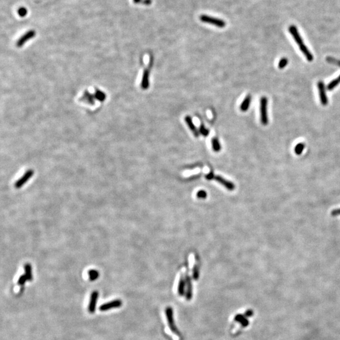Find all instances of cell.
Segmentation results:
<instances>
[{
	"label": "cell",
	"instance_id": "1",
	"mask_svg": "<svg viewBox=\"0 0 340 340\" xmlns=\"http://www.w3.org/2000/svg\"><path fill=\"white\" fill-rule=\"evenodd\" d=\"M260 120L263 125H267L268 123V99L267 97L263 96L260 99Z\"/></svg>",
	"mask_w": 340,
	"mask_h": 340
},
{
	"label": "cell",
	"instance_id": "2",
	"mask_svg": "<svg viewBox=\"0 0 340 340\" xmlns=\"http://www.w3.org/2000/svg\"><path fill=\"white\" fill-rule=\"evenodd\" d=\"M165 313H166L169 327L170 328V330L172 331V333L178 336H181V334L179 330L175 326V324H174L173 309L170 307H168L167 308H166V310H165Z\"/></svg>",
	"mask_w": 340,
	"mask_h": 340
},
{
	"label": "cell",
	"instance_id": "3",
	"mask_svg": "<svg viewBox=\"0 0 340 340\" xmlns=\"http://www.w3.org/2000/svg\"><path fill=\"white\" fill-rule=\"evenodd\" d=\"M200 20L204 23L212 24L219 28H224L226 26V22L224 20L206 15H201L200 17Z\"/></svg>",
	"mask_w": 340,
	"mask_h": 340
},
{
	"label": "cell",
	"instance_id": "4",
	"mask_svg": "<svg viewBox=\"0 0 340 340\" xmlns=\"http://www.w3.org/2000/svg\"><path fill=\"white\" fill-rule=\"evenodd\" d=\"M288 30H289V32L290 33V34L292 35V37H294V40H295V42L297 43V44L299 46V48L302 47L305 45V44H304L303 39L302 38V37H301V36L300 35L299 30H298V29L297 28L296 26H295L294 25H290L288 27Z\"/></svg>",
	"mask_w": 340,
	"mask_h": 340
},
{
	"label": "cell",
	"instance_id": "5",
	"mask_svg": "<svg viewBox=\"0 0 340 340\" xmlns=\"http://www.w3.org/2000/svg\"><path fill=\"white\" fill-rule=\"evenodd\" d=\"M122 302L121 300L115 299L110 301V302L103 304L99 307V309L100 311H106V310H109L112 309L119 308L122 306Z\"/></svg>",
	"mask_w": 340,
	"mask_h": 340
},
{
	"label": "cell",
	"instance_id": "6",
	"mask_svg": "<svg viewBox=\"0 0 340 340\" xmlns=\"http://www.w3.org/2000/svg\"><path fill=\"white\" fill-rule=\"evenodd\" d=\"M34 170H28L20 179H18L15 182V187L16 188H20L22 187H23V184L25 183H27L29 179L32 177V176L34 175Z\"/></svg>",
	"mask_w": 340,
	"mask_h": 340
},
{
	"label": "cell",
	"instance_id": "7",
	"mask_svg": "<svg viewBox=\"0 0 340 340\" xmlns=\"http://www.w3.org/2000/svg\"><path fill=\"white\" fill-rule=\"evenodd\" d=\"M98 296H99V293L98 291L96 290L93 291L91 294L90 302L88 305V311L91 314H93L95 312L97 301H98Z\"/></svg>",
	"mask_w": 340,
	"mask_h": 340
},
{
	"label": "cell",
	"instance_id": "8",
	"mask_svg": "<svg viewBox=\"0 0 340 340\" xmlns=\"http://www.w3.org/2000/svg\"><path fill=\"white\" fill-rule=\"evenodd\" d=\"M317 86H318V90H319V96H320V102H321V104L325 106L327 104L328 100H327V97L326 94L324 84L322 81H319L317 84Z\"/></svg>",
	"mask_w": 340,
	"mask_h": 340
},
{
	"label": "cell",
	"instance_id": "9",
	"mask_svg": "<svg viewBox=\"0 0 340 340\" xmlns=\"http://www.w3.org/2000/svg\"><path fill=\"white\" fill-rule=\"evenodd\" d=\"M35 34L36 33L34 30H30L27 32L22 37H21L20 38H19V40L17 41L16 43V46L18 47L23 46L25 44V42H27L28 40L32 38L35 35Z\"/></svg>",
	"mask_w": 340,
	"mask_h": 340
},
{
	"label": "cell",
	"instance_id": "10",
	"mask_svg": "<svg viewBox=\"0 0 340 340\" xmlns=\"http://www.w3.org/2000/svg\"><path fill=\"white\" fill-rule=\"evenodd\" d=\"M184 121H185L186 123L187 124L188 127H189L190 130L193 132V135H195L196 138H198L199 136V135H200V132H199V131L197 130V129L196 128L195 125H194V123H193V120H192V119H191V116H188V115L186 116L185 117H184Z\"/></svg>",
	"mask_w": 340,
	"mask_h": 340
},
{
	"label": "cell",
	"instance_id": "11",
	"mask_svg": "<svg viewBox=\"0 0 340 340\" xmlns=\"http://www.w3.org/2000/svg\"><path fill=\"white\" fill-rule=\"evenodd\" d=\"M149 86V72L148 70H144L141 81V87L143 90L148 89Z\"/></svg>",
	"mask_w": 340,
	"mask_h": 340
},
{
	"label": "cell",
	"instance_id": "12",
	"mask_svg": "<svg viewBox=\"0 0 340 340\" xmlns=\"http://www.w3.org/2000/svg\"><path fill=\"white\" fill-rule=\"evenodd\" d=\"M95 96L94 95L91 94L89 91H85L83 93V96L80 98V100L83 102L86 103H88L90 105H94L95 104Z\"/></svg>",
	"mask_w": 340,
	"mask_h": 340
},
{
	"label": "cell",
	"instance_id": "13",
	"mask_svg": "<svg viewBox=\"0 0 340 340\" xmlns=\"http://www.w3.org/2000/svg\"><path fill=\"white\" fill-rule=\"evenodd\" d=\"M234 320L240 323L241 325L244 327H247L249 325V320L245 315H242L240 314H236L234 317Z\"/></svg>",
	"mask_w": 340,
	"mask_h": 340
},
{
	"label": "cell",
	"instance_id": "14",
	"mask_svg": "<svg viewBox=\"0 0 340 340\" xmlns=\"http://www.w3.org/2000/svg\"><path fill=\"white\" fill-rule=\"evenodd\" d=\"M251 102V96L250 95H247L244 100L242 101L240 105V110L242 112H246L250 106V103Z\"/></svg>",
	"mask_w": 340,
	"mask_h": 340
},
{
	"label": "cell",
	"instance_id": "15",
	"mask_svg": "<svg viewBox=\"0 0 340 340\" xmlns=\"http://www.w3.org/2000/svg\"><path fill=\"white\" fill-rule=\"evenodd\" d=\"M25 270V275L27 278L28 281H32L33 280V275H32V268L30 264L27 263L24 266Z\"/></svg>",
	"mask_w": 340,
	"mask_h": 340
},
{
	"label": "cell",
	"instance_id": "16",
	"mask_svg": "<svg viewBox=\"0 0 340 340\" xmlns=\"http://www.w3.org/2000/svg\"><path fill=\"white\" fill-rule=\"evenodd\" d=\"M299 48H300V50L301 51V52H302L304 54V55L306 56L307 61H312L313 60V59H314L313 55L311 54V52H310V51L308 49V48L306 45H304L302 47H300Z\"/></svg>",
	"mask_w": 340,
	"mask_h": 340
},
{
	"label": "cell",
	"instance_id": "17",
	"mask_svg": "<svg viewBox=\"0 0 340 340\" xmlns=\"http://www.w3.org/2000/svg\"><path fill=\"white\" fill-rule=\"evenodd\" d=\"M94 96H95V99H96L97 100H98L100 102L105 101V100L106 99V95H105V93L104 92H103L102 91L98 90V88L95 89V92Z\"/></svg>",
	"mask_w": 340,
	"mask_h": 340
},
{
	"label": "cell",
	"instance_id": "18",
	"mask_svg": "<svg viewBox=\"0 0 340 340\" xmlns=\"http://www.w3.org/2000/svg\"><path fill=\"white\" fill-rule=\"evenodd\" d=\"M212 145L213 150L216 152H219L221 149L220 142L217 138H213L212 139Z\"/></svg>",
	"mask_w": 340,
	"mask_h": 340
},
{
	"label": "cell",
	"instance_id": "19",
	"mask_svg": "<svg viewBox=\"0 0 340 340\" xmlns=\"http://www.w3.org/2000/svg\"><path fill=\"white\" fill-rule=\"evenodd\" d=\"M187 289L186 298L188 300H190L192 298V287L189 278H188L187 280Z\"/></svg>",
	"mask_w": 340,
	"mask_h": 340
},
{
	"label": "cell",
	"instance_id": "20",
	"mask_svg": "<svg viewBox=\"0 0 340 340\" xmlns=\"http://www.w3.org/2000/svg\"><path fill=\"white\" fill-rule=\"evenodd\" d=\"M88 276H89L90 280L93 281L98 279V278L100 276V274L98 271H97L96 270H90L88 271Z\"/></svg>",
	"mask_w": 340,
	"mask_h": 340
},
{
	"label": "cell",
	"instance_id": "21",
	"mask_svg": "<svg viewBox=\"0 0 340 340\" xmlns=\"http://www.w3.org/2000/svg\"><path fill=\"white\" fill-rule=\"evenodd\" d=\"M184 287H185V282H184V280L183 277L181 278L180 281V283H179V285H178V294L180 295L183 296L184 295Z\"/></svg>",
	"mask_w": 340,
	"mask_h": 340
},
{
	"label": "cell",
	"instance_id": "22",
	"mask_svg": "<svg viewBox=\"0 0 340 340\" xmlns=\"http://www.w3.org/2000/svg\"><path fill=\"white\" fill-rule=\"evenodd\" d=\"M305 148V144L303 142H299V144H297L295 147V149L294 151L295 152V154L297 155H300L302 154V152H303L304 149Z\"/></svg>",
	"mask_w": 340,
	"mask_h": 340
},
{
	"label": "cell",
	"instance_id": "23",
	"mask_svg": "<svg viewBox=\"0 0 340 340\" xmlns=\"http://www.w3.org/2000/svg\"><path fill=\"white\" fill-rule=\"evenodd\" d=\"M339 82H340V79H339V77H337V78L335 79L334 80H333L332 81H331L329 83V84L327 86V90H333L335 88V87L339 83Z\"/></svg>",
	"mask_w": 340,
	"mask_h": 340
},
{
	"label": "cell",
	"instance_id": "24",
	"mask_svg": "<svg viewBox=\"0 0 340 340\" xmlns=\"http://www.w3.org/2000/svg\"><path fill=\"white\" fill-rule=\"evenodd\" d=\"M199 132L200 134H202L204 137H207V136L209 135V131L208 129H207L205 127V125L203 124H201L200 126V129H199Z\"/></svg>",
	"mask_w": 340,
	"mask_h": 340
},
{
	"label": "cell",
	"instance_id": "25",
	"mask_svg": "<svg viewBox=\"0 0 340 340\" xmlns=\"http://www.w3.org/2000/svg\"><path fill=\"white\" fill-rule=\"evenodd\" d=\"M288 64V59L286 57H283L280 60L278 63V67L280 69H284V68Z\"/></svg>",
	"mask_w": 340,
	"mask_h": 340
},
{
	"label": "cell",
	"instance_id": "26",
	"mask_svg": "<svg viewBox=\"0 0 340 340\" xmlns=\"http://www.w3.org/2000/svg\"><path fill=\"white\" fill-rule=\"evenodd\" d=\"M27 278L26 277L25 275H21L20 277H19L18 280V284L20 285V286H23L26 281H27Z\"/></svg>",
	"mask_w": 340,
	"mask_h": 340
},
{
	"label": "cell",
	"instance_id": "27",
	"mask_svg": "<svg viewBox=\"0 0 340 340\" xmlns=\"http://www.w3.org/2000/svg\"><path fill=\"white\" fill-rule=\"evenodd\" d=\"M18 14L19 16H21V17H24L27 14V9L24 7H22L20 8H19V9L18 10Z\"/></svg>",
	"mask_w": 340,
	"mask_h": 340
},
{
	"label": "cell",
	"instance_id": "28",
	"mask_svg": "<svg viewBox=\"0 0 340 340\" xmlns=\"http://www.w3.org/2000/svg\"><path fill=\"white\" fill-rule=\"evenodd\" d=\"M331 216H333V217L338 216H340V209H337L333 210L331 212Z\"/></svg>",
	"mask_w": 340,
	"mask_h": 340
},
{
	"label": "cell",
	"instance_id": "29",
	"mask_svg": "<svg viewBox=\"0 0 340 340\" xmlns=\"http://www.w3.org/2000/svg\"><path fill=\"white\" fill-rule=\"evenodd\" d=\"M244 315L246 317H251V316H253V311H252V310H251V309H248L245 313Z\"/></svg>",
	"mask_w": 340,
	"mask_h": 340
},
{
	"label": "cell",
	"instance_id": "30",
	"mask_svg": "<svg viewBox=\"0 0 340 340\" xmlns=\"http://www.w3.org/2000/svg\"><path fill=\"white\" fill-rule=\"evenodd\" d=\"M143 3H144V5H150V4L151 3V0H144V1H143Z\"/></svg>",
	"mask_w": 340,
	"mask_h": 340
},
{
	"label": "cell",
	"instance_id": "31",
	"mask_svg": "<svg viewBox=\"0 0 340 340\" xmlns=\"http://www.w3.org/2000/svg\"><path fill=\"white\" fill-rule=\"evenodd\" d=\"M141 2V0H134V2L135 3H139Z\"/></svg>",
	"mask_w": 340,
	"mask_h": 340
},
{
	"label": "cell",
	"instance_id": "32",
	"mask_svg": "<svg viewBox=\"0 0 340 340\" xmlns=\"http://www.w3.org/2000/svg\"><path fill=\"white\" fill-rule=\"evenodd\" d=\"M339 79H340V76H339Z\"/></svg>",
	"mask_w": 340,
	"mask_h": 340
}]
</instances>
